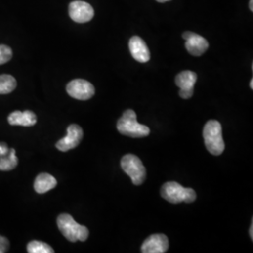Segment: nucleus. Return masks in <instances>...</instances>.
<instances>
[{"instance_id": "1", "label": "nucleus", "mask_w": 253, "mask_h": 253, "mask_svg": "<svg viewBox=\"0 0 253 253\" xmlns=\"http://www.w3.org/2000/svg\"><path fill=\"white\" fill-rule=\"evenodd\" d=\"M204 140L209 153L219 156L224 151L225 145L222 138L221 125L217 120H209L204 126Z\"/></svg>"}, {"instance_id": "2", "label": "nucleus", "mask_w": 253, "mask_h": 253, "mask_svg": "<svg viewBox=\"0 0 253 253\" xmlns=\"http://www.w3.org/2000/svg\"><path fill=\"white\" fill-rule=\"evenodd\" d=\"M118 131L123 135L131 138H141L149 135L150 129L147 126L137 122L135 112L133 110H126L117 124Z\"/></svg>"}, {"instance_id": "3", "label": "nucleus", "mask_w": 253, "mask_h": 253, "mask_svg": "<svg viewBox=\"0 0 253 253\" xmlns=\"http://www.w3.org/2000/svg\"><path fill=\"white\" fill-rule=\"evenodd\" d=\"M57 226L62 235L71 242L85 241L89 235L88 229L78 224L69 214H61L57 217Z\"/></svg>"}, {"instance_id": "4", "label": "nucleus", "mask_w": 253, "mask_h": 253, "mask_svg": "<svg viewBox=\"0 0 253 253\" xmlns=\"http://www.w3.org/2000/svg\"><path fill=\"white\" fill-rule=\"evenodd\" d=\"M163 199L171 204L192 203L196 200L195 191L190 188H184L177 182H167L161 190Z\"/></svg>"}, {"instance_id": "5", "label": "nucleus", "mask_w": 253, "mask_h": 253, "mask_svg": "<svg viewBox=\"0 0 253 253\" xmlns=\"http://www.w3.org/2000/svg\"><path fill=\"white\" fill-rule=\"evenodd\" d=\"M121 167L136 186H139L145 182L146 176L145 167L135 155H125L121 160Z\"/></svg>"}, {"instance_id": "6", "label": "nucleus", "mask_w": 253, "mask_h": 253, "mask_svg": "<svg viewBox=\"0 0 253 253\" xmlns=\"http://www.w3.org/2000/svg\"><path fill=\"white\" fill-rule=\"evenodd\" d=\"M68 94L76 100H87L95 94V87L88 81L75 79L67 84Z\"/></svg>"}, {"instance_id": "7", "label": "nucleus", "mask_w": 253, "mask_h": 253, "mask_svg": "<svg viewBox=\"0 0 253 253\" xmlns=\"http://www.w3.org/2000/svg\"><path fill=\"white\" fill-rule=\"evenodd\" d=\"M67 135L56 143V148L62 152H67L77 147L83 139L84 132L80 126L72 124L67 128Z\"/></svg>"}, {"instance_id": "8", "label": "nucleus", "mask_w": 253, "mask_h": 253, "mask_svg": "<svg viewBox=\"0 0 253 253\" xmlns=\"http://www.w3.org/2000/svg\"><path fill=\"white\" fill-rule=\"evenodd\" d=\"M70 17L74 22L84 24L91 21L94 17V9L90 4L84 1H73L69 6Z\"/></svg>"}, {"instance_id": "9", "label": "nucleus", "mask_w": 253, "mask_h": 253, "mask_svg": "<svg viewBox=\"0 0 253 253\" xmlns=\"http://www.w3.org/2000/svg\"><path fill=\"white\" fill-rule=\"evenodd\" d=\"M197 81V74L190 71H184L175 77V84L180 88L179 96L182 99H190L194 93V85Z\"/></svg>"}, {"instance_id": "10", "label": "nucleus", "mask_w": 253, "mask_h": 253, "mask_svg": "<svg viewBox=\"0 0 253 253\" xmlns=\"http://www.w3.org/2000/svg\"><path fill=\"white\" fill-rule=\"evenodd\" d=\"M183 39L186 41V49L190 54L194 56H201L205 54L208 49V42L196 33L186 31L183 33Z\"/></svg>"}, {"instance_id": "11", "label": "nucleus", "mask_w": 253, "mask_h": 253, "mask_svg": "<svg viewBox=\"0 0 253 253\" xmlns=\"http://www.w3.org/2000/svg\"><path fill=\"white\" fill-rule=\"evenodd\" d=\"M169 249L167 236L163 234H155L148 236L142 245L143 253H164Z\"/></svg>"}, {"instance_id": "12", "label": "nucleus", "mask_w": 253, "mask_h": 253, "mask_svg": "<svg viewBox=\"0 0 253 253\" xmlns=\"http://www.w3.org/2000/svg\"><path fill=\"white\" fill-rule=\"evenodd\" d=\"M128 48L130 54L136 61L140 63H146L150 59V52L145 42L140 37H132L129 40Z\"/></svg>"}, {"instance_id": "13", "label": "nucleus", "mask_w": 253, "mask_h": 253, "mask_svg": "<svg viewBox=\"0 0 253 253\" xmlns=\"http://www.w3.org/2000/svg\"><path fill=\"white\" fill-rule=\"evenodd\" d=\"M8 121L12 126H32L37 123V117L32 111H15L9 115Z\"/></svg>"}, {"instance_id": "14", "label": "nucleus", "mask_w": 253, "mask_h": 253, "mask_svg": "<svg viewBox=\"0 0 253 253\" xmlns=\"http://www.w3.org/2000/svg\"><path fill=\"white\" fill-rule=\"evenodd\" d=\"M56 184H57L56 179L53 175L46 173V172H42L37 176L35 182H34V189L38 193L43 194L47 191L53 190L54 188H55Z\"/></svg>"}, {"instance_id": "15", "label": "nucleus", "mask_w": 253, "mask_h": 253, "mask_svg": "<svg viewBox=\"0 0 253 253\" xmlns=\"http://www.w3.org/2000/svg\"><path fill=\"white\" fill-rule=\"evenodd\" d=\"M15 153V149L10 148L9 153L0 157V171H11L17 166L18 159Z\"/></svg>"}, {"instance_id": "16", "label": "nucleus", "mask_w": 253, "mask_h": 253, "mask_svg": "<svg viewBox=\"0 0 253 253\" xmlns=\"http://www.w3.org/2000/svg\"><path fill=\"white\" fill-rule=\"evenodd\" d=\"M17 86L15 78L9 74L0 75V95L9 94L14 90Z\"/></svg>"}, {"instance_id": "17", "label": "nucleus", "mask_w": 253, "mask_h": 253, "mask_svg": "<svg viewBox=\"0 0 253 253\" xmlns=\"http://www.w3.org/2000/svg\"><path fill=\"white\" fill-rule=\"evenodd\" d=\"M27 252L29 253H54L51 246L42 241H31L27 245Z\"/></svg>"}, {"instance_id": "18", "label": "nucleus", "mask_w": 253, "mask_h": 253, "mask_svg": "<svg viewBox=\"0 0 253 253\" xmlns=\"http://www.w3.org/2000/svg\"><path fill=\"white\" fill-rule=\"evenodd\" d=\"M12 57V50L9 46L0 45V65L9 62Z\"/></svg>"}, {"instance_id": "19", "label": "nucleus", "mask_w": 253, "mask_h": 253, "mask_svg": "<svg viewBox=\"0 0 253 253\" xmlns=\"http://www.w3.org/2000/svg\"><path fill=\"white\" fill-rule=\"evenodd\" d=\"M9 247V240L6 237L0 235V253H7Z\"/></svg>"}, {"instance_id": "20", "label": "nucleus", "mask_w": 253, "mask_h": 253, "mask_svg": "<svg viewBox=\"0 0 253 253\" xmlns=\"http://www.w3.org/2000/svg\"><path fill=\"white\" fill-rule=\"evenodd\" d=\"M9 152V148L8 145L5 143H0V157L5 156Z\"/></svg>"}, {"instance_id": "21", "label": "nucleus", "mask_w": 253, "mask_h": 253, "mask_svg": "<svg viewBox=\"0 0 253 253\" xmlns=\"http://www.w3.org/2000/svg\"><path fill=\"white\" fill-rule=\"evenodd\" d=\"M250 236H251V238L253 239V221H252V225H251V229H250Z\"/></svg>"}, {"instance_id": "22", "label": "nucleus", "mask_w": 253, "mask_h": 253, "mask_svg": "<svg viewBox=\"0 0 253 253\" xmlns=\"http://www.w3.org/2000/svg\"><path fill=\"white\" fill-rule=\"evenodd\" d=\"M249 7L251 11H253V0H250V4H249Z\"/></svg>"}, {"instance_id": "23", "label": "nucleus", "mask_w": 253, "mask_h": 253, "mask_svg": "<svg viewBox=\"0 0 253 253\" xmlns=\"http://www.w3.org/2000/svg\"><path fill=\"white\" fill-rule=\"evenodd\" d=\"M156 1H158L160 3H165V2H168V1H171V0H156Z\"/></svg>"}, {"instance_id": "24", "label": "nucleus", "mask_w": 253, "mask_h": 253, "mask_svg": "<svg viewBox=\"0 0 253 253\" xmlns=\"http://www.w3.org/2000/svg\"><path fill=\"white\" fill-rule=\"evenodd\" d=\"M250 86H251V88H252V89H253V79L251 80V83H250Z\"/></svg>"}]
</instances>
